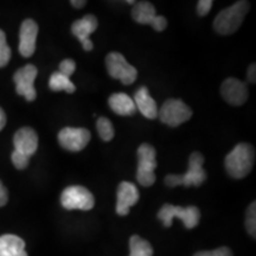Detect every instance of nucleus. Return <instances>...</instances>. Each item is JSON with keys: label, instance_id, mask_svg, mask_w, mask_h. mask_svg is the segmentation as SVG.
Listing matches in <instances>:
<instances>
[{"label": "nucleus", "instance_id": "obj_1", "mask_svg": "<svg viewBox=\"0 0 256 256\" xmlns=\"http://www.w3.org/2000/svg\"><path fill=\"white\" fill-rule=\"evenodd\" d=\"M255 160V150L250 144L241 142L226 156L224 166L230 177L242 179L252 171Z\"/></svg>", "mask_w": 256, "mask_h": 256}, {"label": "nucleus", "instance_id": "obj_15", "mask_svg": "<svg viewBox=\"0 0 256 256\" xmlns=\"http://www.w3.org/2000/svg\"><path fill=\"white\" fill-rule=\"evenodd\" d=\"M140 194L138 188L130 182H122L118 188V203L116 214L120 216H126L130 214V209L138 203Z\"/></svg>", "mask_w": 256, "mask_h": 256}, {"label": "nucleus", "instance_id": "obj_26", "mask_svg": "<svg viewBox=\"0 0 256 256\" xmlns=\"http://www.w3.org/2000/svg\"><path fill=\"white\" fill-rule=\"evenodd\" d=\"M75 69H76V63L75 60H64L60 62V72L62 74V75L66 76V78H72V74L75 72Z\"/></svg>", "mask_w": 256, "mask_h": 256}, {"label": "nucleus", "instance_id": "obj_17", "mask_svg": "<svg viewBox=\"0 0 256 256\" xmlns=\"http://www.w3.org/2000/svg\"><path fill=\"white\" fill-rule=\"evenodd\" d=\"M136 104V110L142 113L147 119L152 120L158 116V107H156V101L150 95V92L147 87H140L134 94L133 98Z\"/></svg>", "mask_w": 256, "mask_h": 256}, {"label": "nucleus", "instance_id": "obj_29", "mask_svg": "<svg viewBox=\"0 0 256 256\" xmlns=\"http://www.w3.org/2000/svg\"><path fill=\"white\" fill-rule=\"evenodd\" d=\"M8 200V190H6V188L4 186V184H2V182L0 180V206H6Z\"/></svg>", "mask_w": 256, "mask_h": 256}, {"label": "nucleus", "instance_id": "obj_23", "mask_svg": "<svg viewBox=\"0 0 256 256\" xmlns=\"http://www.w3.org/2000/svg\"><path fill=\"white\" fill-rule=\"evenodd\" d=\"M11 49L6 42V34L2 30H0V68H4L11 60Z\"/></svg>", "mask_w": 256, "mask_h": 256}, {"label": "nucleus", "instance_id": "obj_12", "mask_svg": "<svg viewBox=\"0 0 256 256\" xmlns=\"http://www.w3.org/2000/svg\"><path fill=\"white\" fill-rule=\"evenodd\" d=\"M220 95L232 106H242L248 100V87L238 78H226L220 86Z\"/></svg>", "mask_w": 256, "mask_h": 256}, {"label": "nucleus", "instance_id": "obj_24", "mask_svg": "<svg viewBox=\"0 0 256 256\" xmlns=\"http://www.w3.org/2000/svg\"><path fill=\"white\" fill-rule=\"evenodd\" d=\"M246 228L252 238H255L256 236V203H252L249 206L247 210V216H246Z\"/></svg>", "mask_w": 256, "mask_h": 256}, {"label": "nucleus", "instance_id": "obj_2", "mask_svg": "<svg viewBox=\"0 0 256 256\" xmlns=\"http://www.w3.org/2000/svg\"><path fill=\"white\" fill-rule=\"evenodd\" d=\"M204 156L194 152L188 158V170L184 174H168L165 177V184L170 188L178 186H200L206 182V172L203 168Z\"/></svg>", "mask_w": 256, "mask_h": 256}, {"label": "nucleus", "instance_id": "obj_27", "mask_svg": "<svg viewBox=\"0 0 256 256\" xmlns=\"http://www.w3.org/2000/svg\"><path fill=\"white\" fill-rule=\"evenodd\" d=\"M194 256H232V252L226 247H220L215 250L198 252Z\"/></svg>", "mask_w": 256, "mask_h": 256}, {"label": "nucleus", "instance_id": "obj_33", "mask_svg": "<svg viewBox=\"0 0 256 256\" xmlns=\"http://www.w3.org/2000/svg\"><path fill=\"white\" fill-rule=\"evenodd\" d=\"M126 2H127V4H133V5L136 4V2H134V0H127Z\"/></svg>", "mask_w": 256, "mask_h": 256}, {"label": "nucleus", "instance_id": "obj_21", "mask_svg": "<svg viewBox=\"0 0 256 256\" xmlns=\"http://www.w3.org/2000/svg\"><path fill=\"white\" fill-rule=\"evenodd\" d=\"M130 256H152L153 255V248L147 242L138 235H133L130 240Z\"/></svg>", "mask_w": 256, "mask_h": 256}, {"label": "nucleus", "instance_id": "obj_22", "mask_svg": "<svg viewBox=\"0 0 256 256\" xmlns=\"http://www.w3.org/2000/svg\"><path fill=\"white\" fill-rule=\"evenodd\" d=\"M96 128H98V136L104 142H110L114 138V127L107 118H98L96 121Z\"/></svg>", "mask_w": 256, "mask_h": 256}, {"label": "nucleus", "instance_id": "obj_32", "mask_svg": "<svg viewBox=\"0 0 256 256\" xmlns=\"http://www.w3.org/2000/svg\"><path fill=\"white\" fill-rule=\"evenodd\" d=\"M5 124H6V114L5 112L0 108V130L5 127Z\"/></svg>", "mask_w": 256, "mask_h": 256}, {"label": "nucleus", "instance_id": "obj_19", "mask_svg": "<svg viewBox=\"0 0 256 256\" xmlns=\"http://www.w3.org/2000/svg\"><path fill=\"white\" fill-rule=\"evenodd\" d=\"M0 256H28L24 240L10 234L0 236Z\"/></svg>", "mask_w": 256, "mask_h": 256}, {"label": "nucleus", "instance_id": "obj_9", "mask_svg": "<svg viewBox=\"0 0 256 256\" xmlns=\"http://www.w3.org/2000/svg\"><path fill=\"white\" fill-rule=\"evenodd\" d=\"M132 17L136 23L151 25L156 31H164L168 28V20L162 16H156V8L150 2H136L132 10Z\"/></svg>", "mask_w": 256, "mask_h": 256}, {"label": "nucleus", "instance_id": "obj_20", "mask_svg": "<svg viewBox=\"0 0 256 256\" xmlns=\"http://www.w3.org/2000/svg\"><path fill=\"white\" fill-rule=\"evenodd\" d=\"M49 88L52 92H60L66 90L69 94H72L76 90V87L74 86V83L70 81L69 78L64 76L60 72H54L50 76L49 80Z\"/></svg>", "mask_w": 256, "mask_h": 256}, {"label": "nucleus", "instance_id": "obj_10", "mask_svg": "<svg viewBox=\"0 0 256 256\" xmlns=\"http://www.w3.org/2000/svg\"><path fill=\"white\" fill-rule=\"evenodd\" d=\"M90 138V132L87 128L66 127L60 130L58 142L66 151L78 152L88 145Z\"/></svg>", "mask_w": 256, "mask_h": 256}, {"label": "nucleus", "instance_id": "obj_25", "mask_svg": "<svg viewBox=\"0 0 256 256\" xmlns=\"http://www.w3.org/2000/svg\"><path fill=\"white\" fill-rule=\"evenodd\" d=\"M11 160H12V162H14L16 168L24 170L28 168V162H30V158L22 154V153H19L17 151H14V153H12V156H11Z\"/></svg>", "mask_w": 256, "mask_h": 256}, {"label": "nucleus", "instance_id": "obj_18", "mask_svg": "<svg viewBox=\"0 0 256 256\" xmlns=\"http://www.w3.org/2000/svg\"><path fill=\"white\" fill-rule=\"evenodd\" d=\"M108 104L115 114L121 115V116H130V115L136 114V112L133 98H130L124 92H115V94L110 95L108 98Z\"/></svg>", "mask_w": 256, "mask_h": 256}, {"label": "nucleus", "instance_id": "obj_7", "mask_svg": "<svg viewBox=\"0 0 256 256\" xmlns=\"http://www.w3.org/2000/svg\"><path fill=\"white\" fill-rule=\"evenodd\" d=\"M60 203L66 210L88 211L94 208L95 198L88 188L81 185H74L64 188L60 194Z\"/></svg>", "mask_w": 256, "mask_h": 256}, {"label": "nucleus", "instance_id": "obj_4", "mask_svg": "<svg viewBox=\"0 0 256 256\" xmlns=\"http://www.w3.org/2000/svg\"><path fill=\"white\" fill-rule=\"evenodd\" d=\"M156 152L150 144H142L138 148V183L142 186H152L156 182Z\"/></svg>", "mask_w": 256, "mask_h": 256}, {"label": "nucleus", "instance_id": "obj_31", "mask_svg": "<svg viewBox=\"0 0 256 256\" xmlns=\"http://www.w3.org/2000/svg\"><path fill=\"white\" fill-rule=\"evenodd\" d=\"M70 4H72V6H74L75 8H82L83 6L87 4V2H86V0H72Z\"/></svg>", "mask_w": 256, "mask_h": 256}, {"label": "nucleus", "instance_id": "obj_5", "mask_svg": "<svg viewBox=\"0 0 256 256\" xmlns=\"http://www.w3.org/2000/svg\"><path fill=\"white\" fill-rule=\"evenodd\" d=\"M174 217H178L183 220L185 228L192 229L198 226L200 220V211L196 206H176L172 204H165L158 212V218L162 220L164 226L170 228L172 226Z\"/></svg>", "mask_w": 256, "mask_h": 256}, {"label": "nucleus", "instance_id": "obj_16", "mask_svg": "<svg viewBox=\"0 0 256 256\" xmlns=\"http://www.w3.org/2000/svg\"><path fill=\"white\" fill-rule=\"evenodd\" d=\"M14 151L30 158L38 148V136L30 127H23L16 132L14 136Z\"/></svg>", "mask_w": 256, "mask_h": 256}, {"label": "nucleus", "instance_id": "obj_8", "mask_svg": "<svg viewBox=\"0 0 256 256\" xmlns=\"http://www.w3.org/2000/svg\"><path fill=\"white\" fill-rule=\"evenodd\" d=\"M106 66L112 78L119 80L124 84H132L136 80L138 70L119 52H110L106 57Z\"/></svg>", "mask_w": 256, "mask_h": 256}, {"label": "nucleus", "instance_id": "obj_6", "mask_svg": "<svg viewBox=\"0 0 256 256\" xmlns=\"http://www.w3.org/2000/svg\"><path fill=\"white\" fill-rule=\"evenodd\" d=\"M158 116L162 124L170 127H178L191 119L192 110L182 100L168 98L158 110Z\"/></svg>", "mask_w": 256, "mask_h": 256}, {"label": "nucleus", "instance_id": "obj_3", "mask_svg": "<svg viewBox=\"0 0 256 256\" xmlns=\"http://www.w3.org/2000/svg\"><path fill=\"white\" fill-rule=\"evenodd\" d=\"M249 11V2L241 0L220 11L214 20V28L217 34H232L241 26L243 19Z\"/></svg>", "mask_w": 256, "mask_h": 256}, {"label": "nucleus", "instance_id": "obj_14", "mask_svg": "<svg viewBox=\"0 0 256 256\" xmlns=\"http://www.w3.org/2000/svg\"><path fill=\"white\" fill-rule=\"evenodd\" d=\"M98 19L92 14H86L84 17L76 20L72 25V32L78 40L81 42L83 49L86 51L92 50V42L89 40V36L98 28Z\"/></svg>", "mask_w": 256, "mask_h": 256}, {"label": "nucleus", "instance_id": "obj_30", "mask_svg": "<svg viewBox=\"0 0 256 256\" xmlns=\"http://www.w3.org/2000/svg\"><path fill=\"white\" fill-rule=\"evenodd\" d=\"M247 78H248V81L250 83L256 82V66H255V63H252V66H249Z\"/></svg>", "mask_w": 256, "mask_h": 256}, {"label": "nucleus", "instance_id": "obj_13", "mask_svg": "<svg viewBox=\"0 0 256 256\" xmlns=\"http://www.w3.org/2000/svg\"><path fill=\"white\" fill-rule=\"evenodd\" d=\"M38 25L32 19H26L22 23L19 31V52L23 57H31L36 50Z\"/></svg>", "mask_w": 256, "mask_h": 256}, {"label": "nucleus", "instance_id": "obj_28", "mask_svg": "<svg viewBox=\"0 0 256 256\" xmlns=\"http://www.w3.org/2000/svg\"><path fill=\"white\" fill-rule=\"evenodd\" d=\"M212 0H200L197 2V14L200 17H204L210 12L211 8H212Z\"/></svg>", "mask_w": 256, "mask_h": 256}, {"label": "nucleus", "instance_id": "obj_11", "mask_svg": "<svg viewBox=\"0 0 256 256\" xmlns=\"http://www.w3.org/2000/svg\"><path fill=\"white\" fill-rule=\"evenodd\" d=\"M38 70L36 66L32 64H26L23 68L18 69L14 76L17 94L24 96L28 101H34L37 98L36 89L34 86Z\"/></svg>", "mask_w": 256, "mask_h": 256}]
</instances>
